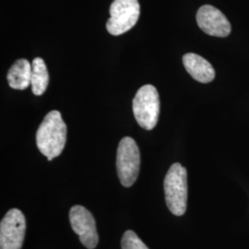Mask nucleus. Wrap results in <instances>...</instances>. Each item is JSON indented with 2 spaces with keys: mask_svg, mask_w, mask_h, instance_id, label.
I'll list each match as a JSON object with an SVG mask.
<instances>
[{
  "mask_svg": "<svg viewBox=\"0 0 249 249\" xmlns=\"http://www.w3.org/2000/svg\"><path fill=\"white\" fill-rule=\"evenodd\" d=\"M109 11L107 32L112 36H121L138 22L141 7L138 0H114Z\"/></svg>",
  "mask_w": 249,
  "mask_h": 249,
  "instance_id": "obj_5",
  "label": "nucleus"
},
{
  "mask_svg": "<svg viewBox=\"0 0 249 249\" xmlns=\"http://www.w3.org/2000/svg\"><path fill=\"white\" fill-rule=\"evenodd\" d=\"M26 231V220L18 209H11L0 223V249H21Z\"/></svg>",
  "mask_w": 249,
  "mask_h": 249,
  "instance_id": "obj_6",
  "label": "nucleus"
},
{
  "mask_svg": "<svg viewBox=\"0 0 249 249\" xmlns=\"http://www.w3.org/2000/svg\"><path fill=\"white\" fill-rule=\"evenodd\" d=\"M122 249H149L141 238L131 230L124 231L121 240Z\"/></svg>",
  "mask_w": 249,
  "mask_h": 249,
  "instance_id": "obj_12",
  "label": "nucleus"
},
{
  "mask_svg": "<svg viewBox=\"0 0 249 249\" xmlns=\"http://www.w3.org/2000/svg\"><path fill=\"white\" fill-rule=\"evenodd\" d=\"M165 201L170 212L176 216L186 213L187 202V170L180 163H174L164 178Z\"/></svg>",
  "mask_w": 249,
  "mask_h": 249,
  "instance_id": "obj_2",
  "label": "nucleus"
},
{
  "mask_svg": "<svg viewBox=\"0 0 249 249\" xmlns=\"http://www.w3.org/2000/svg\"><path fill=\"white\" fill-rule=\"evenodd\" d=\"M141 166V153L136 142L124 137L118 144L116 153V170L121 184L131 187L136 182Z\"/></svg>",
  "mask_w": 249,
  "mask_h": 249,
  "instance_id": "obj_4",
  "label": "nucleus"
},
{
  "mask_svg": "<svg viewBox=\"0 0 249 249\" xmlns=\"http://www.w3.org/2000/svg\"><path fill=\"white\" fill-rule=\"evenodd\" d=\"M32 79V63L21 58L14 63L9 69L7 76L10 88L25 89L31 86Z\"/></svg>",
  "mask_w": 249,
  "mask_h": 249,
  "instance_id": "obj_10",
  "label": "nucleus"
},
{
  "mask_svg": "<svg viewBox=\"0 0 249 249\" xmlns=\"http://www.w3.org/2000/svg\"><path fill=\"white\" fill-rule=\"evenodd\" d=\"M70 221L82 245L88 249H95L98 244V232L95 220L89 211L80 205L73 206L70 211Z\"/></svg>",
  "mask_w": 249,
  "mask_h": 249,
  "instance_id": "obj_7",
  "label": "nucleus"
},
{
  "mask_svg": "<svg viewBox=\"0 0 249 249\" xmlns=\"http://www.w3.org/2000/svg\"><path fill=\"white\" fill-rule=\"evenodd\" d=\"M132 109L138 124L146 130L153 129L160 114V98L156 88L151 84L140 88L134 97Z\"/></svg>",
  "mask_w": 249,
  "mask_h": 249,
  "instance_id": "obj_3",
  "label": "nucleus"
},
{
  "mask_svg": "<svg viewBox=\"0 0 249 249\" xmlns=\"http://www.w3.org/2000/svg\"><path fill=\"white\" fill-rule=\"evenodd\" d=\"M183 64L189 75L198 82L209 83L215 78L212 64L196 53H186L183 56Z\"/></svg>",
  "mask_w": 249,
  "mask_h": 249,
  "instance_id": "obj_9",
  "label": "nucleus"
},
{
  "mask_svg": "<svg viewBox=\"0 0 249 249\" xmlns=\"http://www.w3.org/2000/svg\"><path fill=\"white\" fill-rule=\"evenodd\" d=\"M67 141V125L60 112L53 110L45 116L36 132L38 150L47 160H52L62 153Z\"/></svg>",
  "mask_w": 249,
  "mask_h": 249,
  "instance_id": "obj_1",
  "label": "nucleus"
},
{
  "mask_svg": "<svg viewBox=\"0 0 249 249\" xmlns=\"http://www.w3.org/2000/svg\"><path fill=\"white\" fill-rule=\"evenodd\" d=\"M196 22L209 36L226 37L231 33V24L223 12L213 6L205 5L197 10Z\"/></svg>",
  "mask_w": 249,
  "mask_h": 249,
  "instance_id": "obj_8",
  "label": "nucleus"
},
{
  "mask_svg": "<svg viewBox=\"0 0 249 249\" xmlns=\"http://www.w3.org/2000/svg\"><path fill=\"white\" fill-rule=\"evenodd\" d=\"M49 82V75L45 61L41 57H36L32 62L31 87L34 94L37 96L44 94Z\"/></svg>",
  "mask_w": 249,
  "mask_h": 249,
  "instance_id": "obj_11",
  "label": "nucleus"
}]
</instances>
